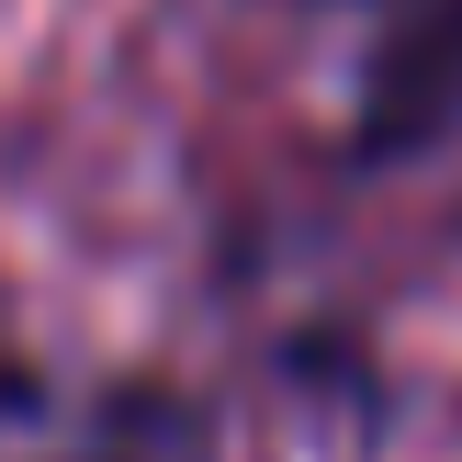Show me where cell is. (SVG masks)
Segmentation results:
<instances>
[{"label":"cell","mask_w":462,"mask_h":462,"mask_svg":"<svg viewBox=\"0 0 462 462\" xmlns=\"http://www.w3.org/2000/svg\"><path fill=\"white\" fill-rule=\"evenodd\" d=\"M440 147H462V0H373L350 68V158L395 170Z\"/></svg>","instance_id":"cell-1"},{"label":"cell","mask_w":462,"mask_h":462,"mask_svg":"<svg viewBox=\"0 0 462 462\" xmlns=\"http://www.w3.org/2000/svg\"><path fill=\"white\" fill-rule=\"evenodd\" d=\"M23 462H192V440H170V429H102V440H68V451H23Z\"/></svg>","instance_id":"cell-2"}]
</instances>
